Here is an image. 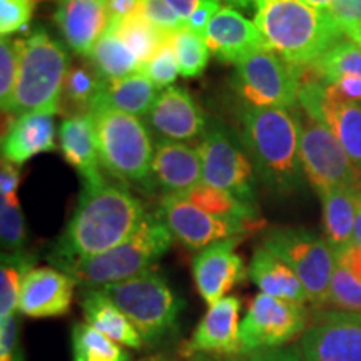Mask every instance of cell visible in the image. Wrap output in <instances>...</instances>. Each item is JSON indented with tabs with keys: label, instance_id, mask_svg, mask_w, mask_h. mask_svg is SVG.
I'll return each instance as SVG.
<instances>
[{
	"label": "cell",
	"instance_id": "cell-1",
	"mask_svg": "<svg viewBox=\"0 0 361 361\" xmlns=\"http://www.w3.org/2000/svg\"><path fill=\"white\" fill-rule=\"evenodd\" d=\"M144 216L142 202L124 186H84L74 214L54 247L52 263L66 269L119 246L139 228Z\"/></svg>",
	"mask_w": 361,
	"mask_h": 361
},
{
	"label": "cell",
	"instance_id": "cell-2",
	"mask_svg": "<svg viewBox=\"0 0 361 361\" xmlns=\"http://www.w3.org/2000/svg\"><path fill=\"white\" fill-rule=\"evenodd\" d=\"M239 119L241 142L261 183L271 191L284 194L300 189L305 173L295 111L245 106Z\"/></svg>",
	"mask_w": 361,
	"mask_h": 361
},
{
	"label": "cell",
	"instance_id": "cell-3",
	"mask_svg": "<svg viewBox=\"0 0 361 361\" xmlns=\"http://www.w3.org/2000/svg\"><path fill=\"white\" fill-rule=\"evenodd\" d=\"M255 24L268 47L293 66H308L345 39L328 11L305 0H256Z\"/></svg>",
	"mask_w": 361,
	"mask_h": 361
},
{
	"label": "cell",
	"instance_id": "cell-4",
	"mask_svg": "<svg viewBox=\"0 0 361 361\" xmlns=\"http://www.w3.org/2000/svg\"><path fill=\"white\" fill-rule=\"evenodd\" d=\"M17 82L4 114L19 117L27 112H61V99L69 74V54L47 30L35 29L17 39Z\"/></svg>",
	"mask_w": 361,
	"mask_h": 361
},
{
	"label": "cell",
	"instance_id": "cell-5",
	"mask_svg": "<svg viewBox=\"0 0 361 361\" xmlns=\"http://www.w3.org/2000/svg\"><path fill=\"white\" fill-rule=\"evenodd\" d=\"M173 233L161 214H146L139 228L119 246L67 266V274L87 288L121 283L152 269L173 243Z\"/></svg>",
	"mask_w": 361,
	"mask_h": 361
},
{
	"label": "cell",
	"instance_id": "cell-6",
	"mask_svg": "<svg viewBox=\"0 0 361 361\" xmlns=\"http://www.w3.org/2000/svg\"><path fill=\"white\" fill-rule=\"evenodd\" d=\"M96 126L102 168L124 184L152 188L151 166L154 156L147 124L97 99L90 109Z\"/></svg>",
	"mask_w": 361,
	"mask_h": 361
},
{
	"label": "cell",
	"instance_id": "cell-7",
	"mask_svg": "<svg viewBox=\"0 0 361 361\" xmlns=\"http://www.w3.org/2000/svg\"><path fill=\"white\" fill-rule=\"evenodd\" d=\"M99 290L128 316L144 345H157L178 326L183 301L154 269Z\"/></svg>",
	"mask_w": 361,
	"mask_h": 361
},
{
	"label": "cell",
	"instance_id": "cell-8",
	"mask_svg": "<svg viewBox=\"0 0 361 361\" xmlns=\"http://www.w3.org/2000/svg\"><path fill=\"white\" fill-rule=\"evenodd\" d=\"M263 246L295 271L308 301L328 303L336 258L326 239L305 228H274L264 234Z\"/></svg>",
	"mask_w": 361,
	"mask_h": 361
},
{
	"label": "cell",
	"instance_id": "cell-9",
	"mask_svg": "<svg viewBox=\"0 0 361 361\" xmlns=\"http://www.w3.org/2000/svg\"><path fill=\"white\" fill-rule=\"evenodd\" d=\"M298 129H300V161L306 179L316 192L348 188L360 191V173L350 161L335 134L319 121L295 106Z\"/></svg>",
	"mask_w": 361,
	"mask_h": 361
},
{
	"label": "cell",
	"instance_id": "cell-10",
	"mask_svg": "<svg viewBox=\"0 0 361 361\" xmlns=\"http://www.w3.org/2000/svg\"><path fill=\"white\" fill-rule=\"evenodd\" d=\"M234 89L252 107L298 106V82L295 66L286 62L268 45L255 49L236 62Z\"/></svg>",
	"mask_w": 361,
	"mask_h": 361
},
{
	"label": "cell",
	"instance_id": "cell-11",
	"mask_svg": "<svg viewBox=\"0 0 361 361\" xmlns=\"http://www.w3.org/2000/svg\"><path fill=\"white\" fill-rule=\"evenodd\" d=\"M197 149L202 162V183L256 206V171L241 139L238 141L228 128L214 123L207 126Z\"/></svg>",
	"mask_w": 361,
	"mask_h": 361
},
{
	"label": "cell",
	"instance_id": "cell-12",
	"mask_svg": "<svg viewBox=\"0 0 361 361\" xmlns=\"http://www.w3.org/2000/svg\"><path fill=\"white\" fill-rule=\"evenodd\" d=\"M308 323L303 305L290 303L259 293L251 300L239 326L241 355L266 348H279L300 336Z\"/></svg>",
	"mask_w": 361,
	"mask_h": 361
},
{
	"label": "cell",
	"instance_id": "cell-13",
	"mask_svg": "<svg viewBox=\"0 0 361 361\" xmlns=\"http://www.w3.org/2000/svg\"><path fill=\"white\" fill-rule=\"evenodd\" d=\"M159 214L174 238L191 250H204L214 243L243 238L263 228V221L218 218L194 206L179 194H166Z\"/></svg>",
	"mask_w": 361,
	"mask_h": 361
},
{
	"label": "cell",
	"instance_id": "cell-14",
	"mask_svg": "<svg viewBox=\"0 0 361 361\" xmlns=\"http://www.w3.org/2000/svg\"><path fill=\"white\" fill-rule=\"evenodd\" d=\"M298 104L306 114L335 134L361 174V104L328 97L324 84L318 80H305L300 84Z\"/></svg>",
	"mask_w": 361,
	"mask_h": 361
},
{
	"label": "cell",
	"instance_id": "cell-15",
	"mask_svg": "<svg viewBox=\"0 0 361 361\" xmlns=\"http://www.w3.org/2000/svg\"><path fill=\"white\" fill-rule=\"evenodd\" d=\"M300 351L303 361H361V313L322 314L305 331Z\"/></svg>",
	"mask_w": 361,
	"mask_h": 361
},
{
	"label": "cell",
	"instance_id": "cell-16",
	"mask_svg": "<svg viewBox=\"0 0 361 361\" xmlns=\"http://www.w3.org/2000/svg\"><path fill=\"white\" fill-rule=\"evenodd\" d=\"M239 243L241 238L226 239L204 247L194 256V283L201 298L209 306L226 298V293L247 276L245 261L234 251Z\"/></svg>",
	"mask_w": 361,
	"mask_h": 361
},
{
	"label": "cell",
	"instance_id": "cell-17",
	"mask_svg": "<svg viewBox=\"0 0 361 361\" xmlns=\"http://www.w3.org/2000/svg\"><path fill=\"white\" fill-rule=\"evenodd\" d=\"M146 124L159 137L171 141H200L206 133V117L186 87L162 89L146 116Z\"/></svg>",
	"mask_w": 361,
	"mask_h": 361
},
{
	"label": "cell",
	"instance_id": "cell-18",
	"mask_svg": "<svg viewBox=\"0 0 361 361\" xmlns=\"http://www.w3.org/2000/svg\"><path fill=\"white\" fill-rule=\"evenodd\" d=\"M239 311H241V301L236 296H226L216 305L209 306L207 313L194 329L191 340L184 345L183 355L188 358L194 355H241Z\"/></svg>",
	"mask_w": 361,
	"mask_h": 361
},
{
	"label": "cell",
	"instance_id": "cell-19",
	"mask_svg": "<svg viewBox=\"0 0 361 361\" xmlns=\"http://www.w3.org/2000/svg\"><path fill=\"white\" fill-rule=\"evenodd\" d=\"M78 281L66 271L32 268L24 276L19 313L29 318H56L69 313Z\"/></svg>",
	"mask_w": 361,
	"mask_h": 361
},
{
	"label": "cell",
	"instance_id": "cell-20",
	"mask_svg": "<svg viewBox=\"0 0 361 361\" xmlns=\"http://www.w3.org/2000/svg\"><path fill=\"white\" fill-rule=\"evenodd\" d=\"M54 20L71 51L89 57L111 24L107 0H59Z\"/></svg>",
	"mask_w": 361,
	"mask_h": 361
},
{
	"label": "cell",
	"instance_id": "cell-21",
	"mask_svg": "<svg viewBox=\"0 0 361 361\" xmlns=\"http://www.w3.org/2000/svg\"><path fill=\"white\" fill-rule=\"evenodd\" d=\"M152 188L168 194H183L202 183L200 149L186 142L159 137L154 142L151 166Z\"/></svg>",
	"mask_w": 361,
	"mask_h": 361
},
{
	"label": "cell",
	"instance_id": "cell-22",
	"mask_svg": "<svg viewBox=\"0 0 361 361\" xmlns=\"http://www.w3.org/2000/svg\"><path fill=\"white\" fill-rule=\"evenodd\" d=\"M202 39L213 56L229 64H236L246 54L266 45L258 25L231 7H221Z\"/></svg>",
	"mask_w": 361,
	"mask_h": 361
},
{
	"label": "cell",
	"instance_id": "cell-23",
	"mask_svg": "<svg viewBox=\"0 0 361 361\" xmlns=\"http://www.w3.org/2000/svg\"><path fill=\"white\" fill-rule=\"evenodd\" d=\"M59 135H61L62 156L82 176L84 186L96 188L107 183L101 171L102 162L99 154L96 126L90 112L66 117L61 124Z\"/></svg>",
	"mask_w": 361,
	"mask_h": 361
},
{
	"label": "cell",
	"instance_id": "cell-24",
	"mask_svg": "<svg viewBox=\"0 0 361 361\" xmlns=\"http://www.w3.org/2000/svg\"><path fill=\"white\" fill-rule=\"evenodd\" d=\"M56 151V124L49 112H27L2 135V159L20 166L40 152Z\"/></svg>",
	"mask_w": 361,
	"mask_h": 361
},
{
	"label": "cell",
	"instance_id": "cell-25",
	"mask_svg": "<svg viewBox=\"0 0 361 361\" xmlns=\"http://www.w3.org/2000/svg\"><path fill=\"white\" fill-rule=\"evenodd\" d=\"M247 276L264 295L296 305H305L308 301L305 286L295 271L263 245L252 252L251 263L247 266Z\"/></svg>",
	"mask_w": 361,
	"mask_h": 361
},
{
	"label": "cell",
	"instance_id": "cell-26",
	"mask_svg": "<svg viewBox=\"0 0 361 361\" xmlns=\"http://www.w3.org/2000/svg\"><path fill=\"white\" fill-rule=\"evenodd\" d=\"M85 323L111 338L117 345L130 350H141L144 341L128 316L121 311L99 288H89L82 296Z\"/></svg>",
	"mask_w": 361,
	"mask_h": 361
},
{
	"label": "cell",
	"instance_id": "cell-27",
	"mask_svg": "<svg viewBox=\"0 0 361 361\" xmlns=\"http://www.w3.org/2000/svg\"><path fill=\"white\" fill-rule=\"evenodd\" d=\"M323 202L324 236L333 251H340L353 243L356 200L358 191L336 188L319 194Z\"/></svg>",
	"mask_w": 361,
	"mask_h": 361
},
{
	"label": "cell",
	"instance_id": "cell-28",
	"mask_svg": "<svg viewBox=\"0 0 361 361\" xmlns=\"http://www.w3.org/2000/svg\"><path fill=\"white\" fill-rule=\"evenodd\" d=\"M159 96V89L142 72H135L128 78L104 80L101 99L111 107L128 112L135 117H146Z\"/></svg>",
	"mask_w": 361,
	"mask_h": 361
},
{
	"label": "cell",
	"instance_id": "cell-29",
	"mask_svg": "<svg viewBox=\"0 0 361 361\" xmlns=\"http://www.w3.org/2000/svg\"><path fill=\"white\" fill-rule=\"evenodd\" d=\"M90 66L97 71L104 80H116L128 78L141 69L137 57L116 32L114 27H107L97 44L90 52Z\"/></svg>",
	"mask_w": 361,
	"mask_h": 361
},
{
	"label": "cell",
	"instance_id": "cell-30",
	"mask_svg": "<svg viewBox=\"0 0 361 361\" xmlns=\"http://www.w3.org/2000/svg\"><path fill=\"white\" fill-rule=\"evenodd\" d=\"M109 25L114 27L116 32L121 35L126 45L134 52L141 69L159 52L162 45L168 44L174 35L157 29L154 24H151L142 16L141 11L134 12L133 16L124 17V19H111Z\"/></svg>",
	"mask_w": 361,
	"mask_h": 361
},
{
	"label": "cell",
	"instance_id": "cell-31",
	"mask_svg": "<svg viewBox=\"0 0 361 361\" xmlns=\"http://www.w3.org/2000/svg\"><path fill=\"white\" fill-rule=\"evenodd\" d=\"M102 85L104 79L90 62L71 67L61 99V112H66L67 117L87 114L101 96Z\"/></svg>",
	"mask_w": 361,
	"mask_h": 361
},
{
	"label": "cell",
	"instance_id": "cell-32",
	"mask_svg": "<svg viewBox=\"0 0 361 361\" xmlns=\"http://www.w3.org/2000/svg\"><path fill=\"white\" fill-rule=\"evenodd\" d=\"M184 200L192 202L200 209L206 213L218 216L226 219H238V221H258V209L256 206L247 204V202L238 200L233 194L216 189L213 186L201 183L194 186L189 191L179 194Z\"/></svg>",
	"mask_w": 361,
	"mask_h": 361
},
{
	"label": "cell",
	"instance_id": "cell-33",
	"mask_svg": "<svg viewBox=\"0 0 361 361\" xmlns=\"http://www.w3.org/2000/svg\"><path fill=\"white\" fill-rule=\"evenodd\" d=\"M74 361H130V355L111 338L87 323L72 328Z\"/></svg>",
	"mask_w": 361,
	"mask_h": 361
},
{
	"label": "cell",
	"instance_id": "cell-34",
	"mask_svg": "<svg viewBox=\"0 0 361 361\" xmlns=\"http://www.w3.org/2000/svg\"><path fill=\"white\" fill-rule=\"evenodd\" d=\"M32 258L19 255H4L0 268V323L7 322L19 311V296L24 276L32 269Z\"/></svg>",
	"mask_w": 361,
	"mask_h": 361
},
{
	"label": "cell",
	"instance_id": "cell-35",
	"mask_svg": "<svg viewBox=\"0 0 361 361\" xmlns=\"http://www.w3.org/2000/svg\"><path fill=\"white\" fill-rule=\"evenodd\" d=\"M173 45L176 59H178L179 74L188 79L200 78L209 62L211 54L204 39L188 27H183L178 32H174Z\"/></svg>",
	"mask_w": 361,
	"mask_h": 361
},
{
	"label": "cell",
	"instance_id": "cell-36",
	"mask_svg": "<svg viewBox=\"0 0 361 361\" xmlns=\"http://www.w3.org/2000/svg\"><path fill=\"white\" fill-rule=\"evenodd\" d=\"M0 238H2L4 255L24 252L27 241L25 219L17 194L0 196Z\"/></svg>",
	"mask_w": 361,
	"mask_h": 361
},
{
	"label": "cell",
	"instance_id": "cell-37",
	"mask_svg": "<svg viewBox=\"0 0 361 361\" xmlns=\"http://www.w3.org/2000/svg\"><path fill=\"white\" fill-rule=\"evenodd\" d=\"M328 303L343 311L361 313V281L336 264L329 286Z\"/></svg>",
	"mask_w": 361,
	"mask_h": 361
},
{
	"label": "cell",
	"instance_id": "cell-38",
	"mask_svg": "<svg viewBox=\"0 0 361 361\" xmlns=\"http://www.w3.org/2000/svg\"><path fill=\"white\" fill-rule=\"evenodd\" d=\"M146 78L156 85L157 89H166L178 79L179 66L178 59H176L173 39L168 44H164L141 71Z\"/></svg>",
	"mask_w": 361,
	"mask_h": 361
},
{
	"label": "cell",
	"instance_id": "cell-39",
	"mask_svg": "<svg viewBox=\"0 0 361 361\" xmlns=\"http://www.w3.org/2000/svg\"><path fill=\"white\" fill-rule=\"evenodd\" d=\"M17 45L11 37H2L0 40V102L2 112H6L11 106L13 90L17 82Z\"/></svg>",
	"mask_w": 361,
	"mask_h": 361
},
{
	"label": "cell",
	"instance_id": "cell-40",
	"mask_svg": "<svg viewBox=\"0 0 361 361\" xmlns=\"http://www.w3.org/2000/svg\"><path fill=\"white\" fill-rule=\"evenodd\" d=\"M32 0H0V34L11 37L25 29L32 17Z\"/></svg>",
	"mask_w": 361,
	"mask_h": 361
},
{
	"label": "cell",
	"instance_id": "cell-41",
	"mask_svg": "<svg viewBox=\"0 0 361 361\" xmlns=\"http://www.w3.org/2000/svg\"><path fill=\"white\" fill-rule=\"evenodd\" d=\"M139 11L151 24L168 34H174L186 27V22L168 6L166 0H141Z\"/></svg>",
	"mask_w": 361,
	"mask_h": 361
},
{
	"label": "cell",
	"instance_id": "cell-42",
	"mask_svg": "<svg viewBox=\"0 0 361 361\" xmlns=\"http://www.w3.org/2000/svg\"><path fill=\"white\" fill-rule=\"evenodd\" d=\"M0 361H24L16 316L0 323Z\"/></svg>",
	"mask_w": 361,
	"mask_h": 361
},
{
	"label": "cell",
	"instance_id": "cell-43",
	"mask_svg": "<svg viewBox=\"0 0 361 361\" xmlns=\"http://www.w3.org/2000/svg\"><path fill=\"white\" fill-rule=\"evenodd\" d=\"M328 12L335 17L343 32L361 27V0H333Z\"/></svg>",
	"mask_w": 361,
	"mask_h": 361
},
{
	"label": "cell",
	"instance_id": "cell-44",
	"mask_svg": "<svg viewBox=\"0 0 361 361\" xmlns=\"http://www.w3.org/2000/svg\"><path fill=\"white\" fill-rule=\"evenodd\" d=\"M324 92L328 97L338 101L361 104V78L348 75L333 84H324Z\"/></svg>",
	"mask_w": 361,
	"mask_h": 361
},
{
	"label": "cell",
	"instance_id": "cell-45",
	"mask_svg": "<svg viewBox=\"0 0 361 361\" xmlns=\"http://www.w3.org/2000/svg\"><path fill=\"white\" fill-rule=\"evenodd\" d=\"M221 11V0H201V4L197 6L196 11L189 20L186 22L188 29H191L192 32L197 35H204L207 25L213 20V17Z\"/></svg>",
	"mask_w": 361,
	"mask_h": 361
},
{
	"label": "cell",
	"instance_id": "cell-46",
	"mask_svg": "<svg viewBox=\"0 0 361 361\" xmlns=\"http://www.w3.org/2000/svg\"><path fill=\"white\" fill-rule=\"evenodd\" d=\"M238 361H303V356H301L300 350L293 348V346H290V348L279 346V348L255 351V353L245 355Z\"/></svg>",
	"mask_w": 361,
	"mask_h": 361
},
{
	"label": "cell",
	"instance_id": "cell-47",
	"mask_svg": "<svg viewBox=\"0 0 361 361\" xmlns=\"http://www.w3.org/2000/svg\"><path fill=\"white\" fill-rule=\"evenodd\" d=\"M336 264L346 269L351 276H355L361 281V246L356 243H351L350 246L335 252Z\"/></svg>",
	"mask_w": 361,
	"mask_h": 361
},
{
	"label": "cell",
	"instance_id": "cell-48",
	"mask_svg": "<svg viewBox=\"0 0 361 361\" xmlns=\"http://www.w3.org/2000/svg\"><path fill=\"white\" fill-rule=\"evenodd\" d=\"M20 184L19 166L12 164L7 159H2V171H0V196H12L17 194Z\"/></svg>",
	"mask_w": 361,
	"mask_h": 361
},
{
	"label": "cell",
	"instance_id": "cell-49",
	"mask_svg": "<svg viewBox=\"0 0 361 361\" xmlns=\"http://www.w3.org/2000/svg\"><path fill=\"white\" fill-rule=\"evenodd\" d=\"M166 2H168V6L178 13L180 19L188 22L189 17L192 16L194 11L201 4V0H166Z\"/></svg>",
	"mask_w": 361,
	"mask_h": 361
},
{
	"label": "cell",
	"instance_id": "cell-50",
	"mask_svg": "<svg viewBox=\"0 0 361 361\" xmlns=\"http://www.w3.org/2000/svg\"><path fill=\"white\" fill-rule=\"evenodd\" d=\"M353 243L361 246V197L358 196L356 200V218H355V233H353Z\"/></svg>",
	"mask_w": 361,
	"mask_h": 361
},
{
	"label": "cell",
	"instance_id": "cell-51",
	"mask_svg": "<svg viewBox=\"0 0 361 361\" xmlns=\"http://www.w3.org/2000/svg\"><path fill=\"white\" fill-rule=\"evenodd\" d=\"M345 37L350 39L351 42H355L361 49V27H353V29L345 30Z\"/></svg>",
	"mask_w": 361,
	"mask_h": 361
},
{
	"label": "cell",
	"instance_id": "cell-52",
	"mask_svg": "<svg viewBox=\"0 0 361 361\" xmlns=\"http://www.w3.org/2000/svg\"><path fill=\"white\" fill-rule=\"evenodd\" d=\"M305 2L310 4L311 7L319 8V11H328V8L331 7L333 0H305Z\"/></svg>",
	"mask_w": 361,
	"mask_h": 361
},
{
	"label": "cell",
	"instance_id": "cell-53",
	"mask_svg": "<svg viewBox=\"0 0 361 361\" xmlns=\"http://www.w3.org/2000/svg\"><path fill=\"white\" fill-rule=\"evenodd\" d=\"M188 361H234V360L218 358V356H214V355H194Z\"/></svg>",
	"mask_w": 361,
	"mask_h": 361
},
{
	"label": "cell",
	"instance_id": "cell-54",
	"mask_svg": "<svg viewBox=\"0 0 361 361\" xmlns=\"http://www.w3.org/2000/svg\"><path fill=\"white\" fill-rule=\"evenodd\" d=\"M141 361H157L156 358H149V360H141Z\"/></svg>",
	"mask_w": 361,
	"mask_h": 361
},
{
	"label": "cell",
	"instance_id": "cell-55",
	"mask_svg": "<svg viewBox=\"0 0 361 361\" xmlns=\"http://www.w3.org/2000/svg\"><path fill=\"white\" fill-rule=\"evenodd\" d=\"M32 2H45V0H32Z\"/></svg>",
	"mask_w": 361,
	"mask_h": 361
},
{
	"label": "cell",
	"instance_id": "cell-56",
	"mask_svg": "<svg viewBox=\"0 0 361 361\" xmlns=\"http://www.w3.org/2000/svg\"><path fill=\"white\" fill-rule=\"evenodd\" d=\"M358 196L361 197V188H360V191H358Z\"/></svg>",
	"mask_w": 361,
	"mask_h": 361
},
{
	"label": "cell",
	"instance_id": "cell-57",
	"mask_svg": "<svg viewBox=\"0 0 361 361\" xmlns=\"http://www.w3.org/2000/svg\"><path fill=\"white\" fill-rule=\"evenodd\" d=\"M157 361H161V360H157Z\"/></svg>",
	"mask_w": 361,
	"mask_h": 361
}]
</instances>
